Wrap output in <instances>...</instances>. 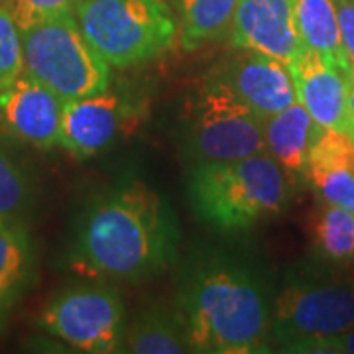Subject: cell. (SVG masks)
<instances>
[{"label": "cell", "instance_id": "cell-11", "mask_svg": "<svg viewBox=\"0 0 354 354\" xmlns=\"http://www.w3.org/2000/svg\"><path fill=\"white\" fill-rule=\"evenodd\" d=\"M234 50H256L290 65L301 48L295 0H239L228 28Z\"/></svg>", "mask_w": 354, "mask_h": 354}, {"label": "cell", "instance_id": "cell-1", "mask_svg": "<svg viewBox=\"0 0 354 354\" xmlns=\"http://www.w3.org/2000/svg\"><path fill=\"white\" fill-rule=\"evenodd\" d=\"M179 230L174 209L134 179L106 191L77 218L69 268L87 278L144 279L176 262Z\"/></svg>", "mask_w": 354, "mask_h": 354}, {"label": "cell", "instance_id": "cell-13", "mask_svg": "<svg viewBox=\"0 0 354 354\" xmlns=\"http://www.w3.org/2000/svg\"><path fill=\"white\" fill-rule=\"evenodd\" d=\"M128 114L127 102L109 93L65 101L59 146L79 160L93 158L118 138Z\"/></svg>", "mask_w": 354, "mask_h": 354}, {"label": "cell", "instance_id": "cell-19", "mask_svg": "<svg viewBox=\"0 0 354 354\" xmlns=\"http://www.w3.org/2000/svg\"><path fill=\"white\" fill-rule=\"evenodd\" d=\"M236 6L239 0H176L179 48L193 53L227 34Z\"/></svg>", "mask_w": 354, "mask_h": 354}, {"label": "cell", "instance_id": "cell-7", "mask_svg": "<svg viewBox=\"0 0 354 354\" xmlns=\"http://www.w3.org/2000/svg\"><path fill=\"white\" fill-rule=\"evenodd\" d=\"M41 330L87 354L122 353L127 313L109 286H71L51 297L38 319Z\"/></svg>", "mask_w": 354, "mask_h": 354}, {"label": "cell", "instance_id": "cell-24", "mask_svg": "<svg viewBox=\"0 0 354 354\" xmlns=\"http://www.w3.org/2000/svg\"><path fill=\"white\" fill-rule=\"evenodd\" d=\"M307 354H354V325L335 337L315 342Z\"/></svg>", "mask_w": 354, "mask_h": 354}, {"label": "cell", "instance_id": "cell-21", "mask_svg": "<svg viewBox=\"0 0 354 354\" xmlns=\"http://www.w3.org/2000/svg\"><path fill=\"white\" fill-rule=\"evenodd\" d=\"M34 201L30 177L0 146V221L22 225Z\"/></svg>", "mask_w": 354, "mask_h": 354}, {"label": "cell", "instance_id": "cell-22", "mask_svg": "<svg viewBox=\"0 0 354 354\" xmlns=\"http://www.w3.org/2000/svg\"><path fill=\"white\" fill-rule=\"evenodd\" d=\"M22 71L24 57L20 28L8 8L0 4V88L12 83Z\"/></svg>", "mask_w": 354, "mask_h": 354}, {"label": "cell", "instance_id": "cell-10", "mask_svg": "<svg viewBox=\"0 0 354 354\" xmlns=\"http://www.w3.org/2000/svg\"><path fill=\"white\" fill-rule=\"evenodd\" d=\"M64 99L22 71L0 88V130L38 150L59 146Z\"/></svg>", "mask_w": 354, "mask_h": 354}, {"label": "cell", "instance_id": "cell-20", "mask_svg": "<svg viewBox=\"0 0 354 354\" xmlns=\"http://www.w3.org/2000/svg\"><path fill=\"white\" fill-rule=\"evenodd\" d=\"M315 250L330 262L354 260V213L325 203L313 218Z\"/></svg>", "mask_w": 354, "mask_h": 354}, {"label": "cell", "instance_id": "cell-18", "mask_svg": "<svg viewBox=\"0 0 354 354\" xmlns=\"http://www.w3.org/2000/svg\"><path fill=\"white\" fill-rule=\"evenodd\" d=\"M122 353L183 354L193 353L181 311L153 307L127 327Z\"/></svg>", "mask_w": 354, "mask_h": 354}, {"label": "cell", "instance_id": "cell-8", "mask_svg": "<svg viewBox=\"0 0 354 354\" xmlns=\"http://www.w3.org/2000/svg\"><path fill=\"white\" fill-rule=\"evenodd\" d=\"M187 148L197 162L241 160L268 152L262 118L207 77L191 102Z\"/></svg>", "mask_w": 354, "mask_h": 354}, {"label": "cell", "instance_id": "cell-14", "mask_svg": "<svg viewBox=\"0 0 354 354\" xmlns=\"http://www.w3.org/2000/svg\"><path fill=\"white\" fill-rule=\"evenodd\" d=\"M323 203L354 213V140L325 130L315 140L305 174Z\"/></svg>", "mask_w": 354, "mask_h": 354}, {"label": "cell", "instance_id": "cell-16", "mask_svg": "<svg viewBox=\"0 0 354 354\" xmlns=\"http://www.w3.org/2000/svg\"><path fill=\"white\" fill-rule=\"evenodd\" d=\"M295 28L301 48L319 53L354 81V65L342 44L335 0H295Z\"/></svg>", "mask_w": 354, "mask_h": 354}, {"label": "cell", "instance_id": "cell-12", "mask_svg": "<svg viewBox=\"0 0 354 354\" xmlns=\"http://www.w3.org/2000/svg\"><path fill=\"white\" fill-rule=\"evenodd\" d=\"M288 67L295 83L297 101L307 109L317 124L325 130L348 134V93L353 79L307 48H299L295 59Z\"/></svg>", "mask_w": 354, "mask_h": 354}, {"label": "cell", "instance_id": "cell-2", "mask_svg": "<svg viewBox=\"0 0 354 354\" xmlns=\"http://www.w3.org/2000/svg\"><path fill=\"white\" fill-rule=\"evenodd\" d=\"M193 353L254 354L270 351V321L256 279L236 266H199L179 295Z\"/></svg>", "mask_w": 354, "mask_h": 354}, {"label": "cell", "instance_id": "cell-5", "mask_svg": "<svg viewBox=\"0 0 354 354\" xmlns=\"http://www.w3.org/2000/svg\"><path fill=\"white\" fill-rule=\"evenodd\" d=\"M20 36L24 71L59 99L73 101L109 91L111 65L83 36L73 10L20 30Z\"/></svg>", "mask_w": 354, "mask_h": 354}, {"label": "cell", "instance_id": "cell-3", "mask_svg": "<svg viewBox=\"0 0 354 354\" xmlns=\"http://www.w3.org/2000/svg\"><path fill=\"white\" fill-rule=\"evenodd\" d=\"M195 215L215 228H248L288 209V171L268 152L223 162H197L187 176Z\"/></svg>", "mask_w": 354, "mask_h": 354}, {"label": "cell", "instance_id": "cell-25", "mask_svg": "<svg viewBox=\"0 0 354 354\" xmlns=\"http://www.w3.org/2000/svg\"><path fill=\"white\" fill-rule=\"evenodd\" d=\"M344 50L354 65V0H335Z\"/></svg>", "mask_w": 354, "mask_h": 354}, {"label": "cell", "instance_id": "cell-17", "mask_svg": "<svg viewBox=\"0 0 354 354\" xmlns=\"http://www.w3.org/2000/svg\"><path fill=\"white\" fill-rule=\"evenodd\" d=\"M34 248L22 225L0 221V330L30 286Z\"/></svg>", "mask_w": 354, "mask_h": 354}, {"label": "cell", "instance_id": "cell-9", "mask_svg": "<svg viewBox=\"0 0 354 354\" xmlns=\"http://www.w3.org/2000/svg\"><path fill=\"white\" fill-rule=\"evenodd\" d=\"M244 106L268 118L297 101L288 65L256 50H239L209 73Z\"/></svg>", "mask_w": 354, "mask_h": 354}, {"label": "cell", "instance_id": "cell-23", "mask_svg": "<svg viewBox=\"0 0 354 354\" xmlns=\"http://www.w3.org/2000/svg\"><path fill=\"white\" fill-rule=\"evenodd\" d=\"M8 8L20 30L38 24L55 14L73 10L77 0H0Z\"/></svg>", "mask_w": 354, "mask_h": 354}, {"label": "cell", "instance_id": "cell-6", "mask_svg": "<svg viewBox=\"0 0 354 354\" xmlns=\"http://www.w3.org/2000/svg\"><path fill=\"white\" fill-rule=\"evenodd\" d=\"M354 325V281L319 270L297 274L279 291L270 335L283 353H307L315 342Z\"/></svg>", "mask_w": 354, "mask_h": 354}, {"label": "cell", "instance_id": "cell-15", "mask_svg": "<svg viewBox=\"0 0 354 354\" xmlns=\"http://www.w3.org/2000/svg\"><path fill=\"white\" fill-rule=\"evenodd\" d=\"M262 128L268 153L288 174L304 176L311 148L323 132L304 104L295 101L288 109L262 118Z\"/></svg>", "mask_w": 354, "mask_h": 354}, {"label": "cell", "instance_id": "cell-4", "mask_svg": "<svg viewBox=\"0 0 354 354\" xmlns=\"http://www.w3.org/2000/svg\"><path fill=\"white\" fill-rule=\"evenodd\" d=\"M77 24L111 67H134L174 50L177 18L167 0H77Z\"/></svg>", "mask_w": 354, "mask_h": 354}]
</instances>
